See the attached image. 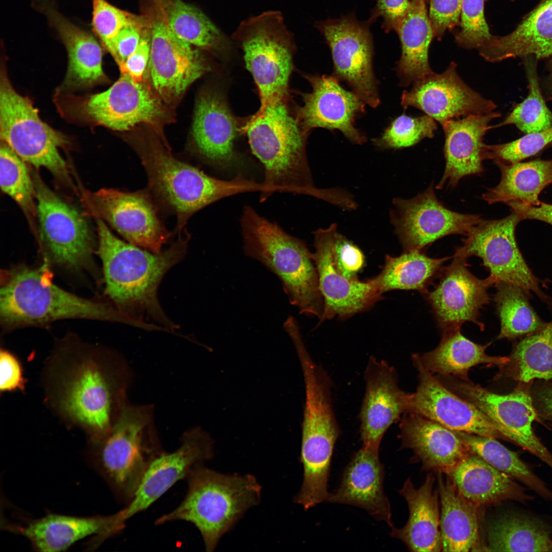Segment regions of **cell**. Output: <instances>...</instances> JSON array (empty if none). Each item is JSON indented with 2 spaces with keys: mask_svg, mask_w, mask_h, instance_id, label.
<instances>
[{
  "mask_svg": "<svg viewBox=\"0 0 552 552\" xmlns=\"http://www.w3.org/2000/svg\"><path fill=\"white\" fill-rule=\"evenodd\" d=\"M239 130L237 120L221 93L208 90L200 95L195 107L192 137L201 157L223 169L238 166L239 158L234 144Z\"/></svg>",
  "mask_w": 552,
  "mask_h": 552,
  "instance_id": "83f0119b",
  "label": "cell"
},
{
  "mask_svg": "<svg viewBox=\"0 0 552 552\" xmlns=\"http://www.w3.org/2000/svg\"><path fill=\"white\" fill-rule=\"evenodd\" d=\"M443 551L485 550L479 538L478 507L463 496L451 480L437 473Z\"/></svg>",
  "mask_w": 552,
  "mask_h": 552,
  "instance_id": "e575fe53",
  "label": "cell"
},
{
  "mask_svg": "<svg viewBox=\"0 0 552 552\" xmlns=\"http://www.w3.org/2000/svg\"><path fill=\"white\" fill-rule=\"evenodd\" d=\"M332 250L338 270L347 278H357V273L364 263V255L356 245L338 232L335 223L332 231Z\"/></svg>",
  "mask_w": 552,
  "mask_h": 552,
  "instance_id": "816d5d0a",
  "label": "cell"
},
{
  "mask_svg": "<svg viewBox=\"0 0 552 552\" xmlns=\"http://www.w3.org/2000/svg\"><path fill=\"white\" fill-rule=\"evenodd\" d=\"M507 204L518 214L521 221L537 220L552 225V204L540 202L536 205H524L516 201Z\"/></svg>",
  "mask_w": 552,
  "mask_h": 552,
  "instance_id": "680465c9",
  "label": "cell"
},
{
  "mask_svg": "<svg viewBox=\"0 0 552 552\" xmlns=\"http://www.w3.org/2000/svg\"><path fill=\"white\" fill-rule=\"evenodd\" d=\"M151 51L150 24L143 33L134 52L119 66L122 73L127 74L136 82L143 81V75L149 61Z\"/></svg>",
  "mask_w": 552,
  "mask_h": 552,
  "instance_id": "6f0895ef",
  "label": "cell"
},
{
  "mask_svg": "<svg viewBox=\"0 0 552 552\" xmlns=\"http://www.w3.org/2000/svg\"><path fill=\"white\" fill-rule=\"evenodd\" d=\"M125 526L121 511L108 516L77 517L49 514L21 524L4 522V530L27 538L39 551H60L86 537L95 536L97 544Z\"/></svg>",
  "mask_w": 552,
  "mask_h": 552,
  "instance_id": "484cf974",
  "label": "cell"
},
{
  "mask_svg": "<svg viewBox=\"0 0 552 552\" xmlns=\"http://www.w3.org/2000/svg\"><path fill=\"white\" fill-rule=\"evenodd\" d=\"M490 62L532 56L538 60L552 56V0H542L516 29L504 36L493 35L478 50Z\"/></svg>",
  "mask_w": 552,
  "mask_h": 552,
  "instance_id": "d6a6232c",
  "label": "cell"
},
{
  "mask_svg": "<svg viewBox=\"0 0 552 552\" xmlns=\"http://www.w3.org/2000/svg\"><path fill=\"white\" fill-rule=\"evenodd\" d=\"M547 74L542 79L541 88L546 100H552V59L546 63Z\"/></svg>",
  "mask_w": 552,
  "mask_h": 552,
  "instance_id": "91938a15",
  "label": "cell"
},
{
  "mask_svg": "<svg viewBox=\"0 0 552 552\" xmlns=\"http://www.w3.org/2000/svg\"><path fill=\"white\" fill-rule=\"evenodd\" d=\"M538 60L532 56L524 58L528 93L504 120L494 127L514 125L525 134L535 133L552 127V111L545 102L537 72Z\"/></svg>",
  "mask_w": 552,
  "mask_h": 552,
  "instance_id": "f6af8a7d",
  "label": "cell"
},
{
  "mask_svg": "<svg viewBox=\"0 0 552 552\" xmlns=\"http://www.w3.org/2000/svg\"><path fill=\"white\" fill-rule=\"evenodd\" d=\"M64 44L68 64L63 87L82 89L106 79L102 67L103 50L94 35L72 23L56 8L52 0H33Z\"/></svg>",
  "mask_w": 552,
  "mask_h": 552,
  "instance_id": "4dcf8cb0",
  "label": "cell"
},
{
  "mask_svg": "<svg viewBox=\"0 0 552 552\" xmlns=\"http://www.w3.org/2000/svg\"><path fill=\"white\" fill-rule=\"evenodd\" d=\"M452 62L441 74L434 72L413 83L403 91L401 104L424 112L442 126L452 119L493 111L497 105L468 86L458 76Z\"/></svg>",
  "mask_w": 552,
  "mask_h": 552,
  "instance_id": "d6986e66",
  "label": "cell"
},
{
  "mask_svg": "<svg viewBox=\"0 0 552 552\" xmlns=\"http://www.w3.org/2000/svg\"><path fill=\"white\" fill-rule=\"evenodd\" d=\"M448 475L458 492L478 507L533 498L514 479L473 453Z\"/></svg>",
  "mask_w": 552,
  "mask_h": 552,
  "instance_id": "836d02e7",
  "label": "cell"
},
{
  "mask_svg": "<svg viewBox=\"0 0 552 552\" xmlns=\"http://www.w3.org/2000/svg\"><path fill=\"white\" fill-rule=\"evenodd\" d=\"M551 143L552 127L526 134L510 142L487 145L486 159H491L496 165L516 163L534 155Z\"/></svg>",
  "mask_w": 552,
  "mask_h": 552,
  "instance_id": "681fc988",
  "label": "cell"
},
{
  "mask_svg": "<svg viewBox=\"0 0 552 552\" xmlns=\"http://www.w3.org/2000/svg\"><path fill=\"white\" fill-rule=\"evenodd\" d=\"M539 401L544 416L552 419V388L543 391L540 395Z\"/></svg>",
  "mask_w": 552,
  "mask_h": 552,
  "instance_id": "94428289",
  "label": "cell"
},
{
  "mask_svg": "<svg viewBox=\"0 0 552 552\" xmlns=\"http://www.w3.org/2000/svg\"><path fill=\"white\" fill-rule=\"evenodd\" d=\"M287 99L261 106L242 127L252 153L264 168L265 190L260 200L275 192H289L342 207L347 200L344 189L315 186L306 151L309 132L302 127L295 111L291 110Z\"/></svg>",
  "mask_w": 552,
  "mask_h": 552,
  "instance_id": "7a4b0ae2",
  "label": "cell"
},
{
  "mask_svg": "<svg viewBox=\"0 0 552 552\" xmlns=\"http://www.w3.org/2000/svg\"><path fill=\"white\" fill-rule=\"evenodd\" d=\"M494 301L500 320L498 339H513L540 330L543 324L530 305L524 291L515 285L498 283Z\"/></svg>",
  "mask_w": 552,
  "mask_h": 552,
  "instance_id": "ee69618b",
  "label": "cell"
},
{
  "mask_svg": "<svg viewBox=\"0 0 552 552\" xmlns=\"http://www.w3.org/2000/svg\"><path fill=\"white\" fill-rule=\"evenodd\" d=\"M0 136L25 162L46 168L71 185L67 165L59 152L67 140L42 121L31 100L15 90L4 70L0 77Z\"/></svg>",
  "mask_w": 552,
  "mask_h": 552,
  "instance_id": "30bf717a",
  "label": "cell"
},
{
  "mask_svg": "<svg viewBox=\"0 0 552 552\" xmlns=\"http://www.w3.org/2000/svg\"><path fill=\"white\" fill-rule=\"evenodd\" d=\"M25 163L9 146L1 142L0 185L2 191L20 206L33 228L37 216L36 190L33 177Z\"/></svg>",
  "mask_w": 552,
  "mask_h": 552,
  "instance_id": "bcb514c9",
  "label": "cell"
},
{
  "mask_svg": "<svg viewBox=\"0 0 552 552\" xmlns=\"http://www.w3.org/2000/svg\"><path fill=\"white\" fill-rule=\"evenodd\" d=\"M365 392L359 412L363 446L380 447L389 427L408 412L410 394L398 384L394 368L372 356L364 374Z\"/></svg>",
  "mask_w": 552,
  "mask_h": 552,
  "instance_id": "d4e9b609",
  "label": "cell"
},
{
  "mask_svg": "<svg viewBox=\"0 0 552 552\" xmlns=\"http://www.w3.org/2000/svg\"><path fill=\"white\" fill-rule=\"evenodd\" d=\"M451 389L485 414L501 436L515 442L552 469V454L533 431L536 412L532 398L523 389L507 395L491 392L470 381H450Z\"/></svg>",
  "mask_w": 552,
  "mask_h": 552,
  "instance_id": "ac0fdd59",
  "label": "cell"
},
{
  "mask_svg": "<svg viewBox=\"0 0 552 552\" xmlns=\"http://www.w3.org/2000/svg\"><path fill=\"white\" fill-rule=\"evenodd\" d=\"M379 447L363 446L346 467L339 487L326 502L346 504L365 510L376 520L394 526L389 500L383 489L385 472Z\"/></svg>",
  "mask_w": 552,
  "mask_h": 552,
  "instance_id": "4316f807",
  "label": "cell"
},
{
  "mask_svg": "<svg viewBox=\"0 0 552 552\" xmlns=\"http://www.w3.org/2000/svg\"><path fill=\"white\" fill-rule=\"evenodd\" d=\"M462 0H429L428 17L434 37L441 39L445 31L460 24Z\"/></svg>",
  "mask_w": 552,
  "mask_h": 552,
  "instance_id": "f5cc1de1",
  "label": "cell"
},
{
  "mask_svg": "<svg viewBox=\"0 0 552 552\" xmlns=\"http://www.w3.org/2000/svg\"><path fill=\"white\" fill-rule=\"evenodd\" d=\"M232 38L258 89L261 106L288 97L295 44L281 12L270 10L241 22Z\"/></svg>",
  "mask_w": 552,
  "mask_h": 552,
  "instance_id": "ba28073f",
  "label": "cell"
},
{
  "mask_svg": "<svg viewBox=\"0 0 552 552\" xmlns=\"http://www.w3.org/2000/svg\"><path fill=\"white\" fill-rule=\"evenodd\" d=\"M333 224L314 232L315 251L312 259L318 277L324 301L321 321L337 316L347 318L367 310L382 298L370 279L366 282L350 279L341 274L335 264L332 250Z\"/></svg>",
  "mask_w": 552,
  "mask_h": 552,
  "instance_id": "cb8c5ba5",
  "label": "cell"
},
{
  "mask_svg": "<svg viewBox=\"0 0 552 552\" xmlns=\"http://www.w3.org/2000/svg\"><path fill=\"white\" fill-rule=\"evenodd\" d=\"M135 145L147 174L150 190L161 203L175 213L179 230L204 207L222 198L246 192H261V183L239 174L231 180L210 176L175 158L155 141Z\"/></svg>",
  "mask_w": 552,
  "mask_h": 552,
  "instance_id": "52a82bcc",
  "label": "cell"
},
{
  "mask_svg": "<svg viewBox=\"0 0 552 552\" xmlns=\"http://www.w3.org/2000/svg\"><path fill=\"white\" fill-rule=\"evenodd\" d=\"M511 212L501 219H481L462 240V246L457 247L454 256L466 259L472 256L480 258L495 285H515L526 293L532 291L543 297L538 280L516 242V227L521 220L516 212Z\"/></svg>",
  "mask_w": 552,
  "mask_h": 552,
  "instance_id": "5bb4252c",
  "label": "cell"
},
{
  "mask_svg": "<svg viewBox=\"0 0 552 552\" xmlns=\"http://www.w3.org/2000/svg\"><path fill=\"white\" fill-rule=\"evenodd\" d=\"M501 115L493 111L452 119L444 124L445 167L436 189L453 188L463 177L484 172L487 145L484 137L492 128L490 123Z\"/></svg>",
  "mask_w": 552,
  "mask_h": 552,
  "instance_id": "f1b7e54d",
  "label": "cell"
},
{
  "mask_svg": "<svg viewBox=\"0 0 552 552\" xmlns=\"http://www.w3.org/2000/svg\"><path fill=\"white\" fill-rule=\"evenodd\" d=\"M84 200L96 218L106 221L133 245L158 254L170 238L171 233L160 220L147 191L103 188L86 192Z\"/></svg>",
  "mask_w": 552,
  "mask_h": 552,
  "instance_id": "2e32d148",
  "label": "cell"
},
{
  "mask_svg": "<svg viewBox=\"0 0 552 552\" xmlns=\"http://www.w3.org/2000/svg\"><path fill=\"white\" fill-rule=\"evenodd\" d=\"M70 99L69 111L75 118L119 131L143 124L159 131L170 119L155 91L125 73L103 92Z\"/></svg>",
  "mask_w": 552,
  "mask_h": 552,
  "instance_id": "7c38bea8",
  "label": "cell"
},
{
  "mask_svg": "<svg viewBox=\"0 0 552 552\" xmlns=\"http://www.w3.org/2000/svg\"><path fill=\"white\" fill-rule=\"evenodd\" d=\"M510 359L515 378L523 383L552 379V323L521 340Z\"/></svg>",
  "mask_w": 552,
  "mask_h": 552,
  "instance_id": "7bdbcfd3",
  "label": "cell"
},
{
  "mask_svg": "<svg viewBox=\"0 0 552 552\" xmlns=\"http://www.w3.org/2000/svg\"><path fill=\"white\" fill-rule=\"evenodd\" d=\"M150 26L148 18L143 13L120 32L114 43L116 62L120 66L138 46L144 31Z\"/></svg>",
  "mask_w": 552,
  "mask_h": 552,
  "instance_id": "11a10c76",
  "label": "cell"
},
{
  "mask_svg": "<svg viewBox=\"0 0 552 552\" xmlns=\"http://www.w3.org/2000/svg\"><path fill=\"white\" fill-rule=\"evenodd\" d=\"M156 1L170 29L179 38L218 56L231 54V40L199 9L182 0Z\"/></svg>",
  "mask_w": 552,
  "mask_h": 552,
  "instance_id": "f35d334b",
  "label": "cell"
},
{
  "mask_svg": "<svg viewBox=\"0 0 552 552\" xmlns=\"http://www.w3.org/2000/svg\"><path fill=\"white\" fill-rule=\"evenodd\" d=\"M471 451L497 470L523 484L542 497L552 501V491L518 456L495 438L453 431Z\"/></svg>",
  "mask_w": 552,
  "mask_h": 552,
  "instance_id": "b9f144b4",
  "label": "cell"
},
{
  "mask_svg": "<svg viewBox=\"0 0 552 552\" xmlns=\"http://www.w3.org/2000/svg\"><path fill=\"white\" fill-rule=\"evenodd\" d=\"M550 532L537 519L517 514L504 515L490 525L486 550L552 551Z\"/></svg>",
  "mask_w": 552,
  "mask_h": 552,
  "instance_id": "60d3db41",
  "label": "cell"
},
{
  "mask_svg": "<svg viewBox=\"0 0 552 552\" xmlns=\"http://www.w3.org/2000/svg\"><path fill=\"white\" fill-rule=\"evenodd\" d=\"M241 226L245 255L278 277L290 303L300 313L321 321L324 301L312 253L306 243L248 205L243 208Z\"/></svg>",
  "mask_w": 552,
  "mask_h": 552,
  "instance_id": "5b68a950",
  "label": "cell"
},
{
  "mask_svg": "<svg viewBox=\"0 0 552 552\" xmlns=\"http://www.w3.org/2000/svg\"><path fill=\"white\" fill-rule=\"evenodd\" d=\"M369 18L359 21L350 13L337 19L317 21L315 27L330 48L333 74L345 82L366 104L376 108L380 103L378 82L373 67V40Z\"/></svg>",
  "mask_w": 552,
  "mask_h": 552,
  "instance_id": "9a60e30c",
  "label": "cell"
},
{
  "mask_svg": "<svg viewBox=\"0 0 552 552\" xmlns=\"http://www.w3.org/2000/svg\"><path fill=\"white\" fill-rule=\"evenodd\" d=\"M140 6L150 24L152 84L164 102L175 103L209 66L199 50L173 33L156 0H141Z\"/></svg>",
  "mask_w": 552,
  "mask_h": 552,
  "instance_id": "4fadbf2b",
  "label": "cell"
},
{
  "mask_svg": "<svg viewBox=\"0 0 552 552\" xmlns=\"http://www.w3.org/2000/svg\"><path fill=\"white\" fill-rule=\"evenodd\" d=\"M28 380L22 363L12 352L1 348L0 351V393H24Z\"/></svg>",
  "mask_w": 552,
  "mask_h": 552,
  "instance_id": "db71d44e",
  "label": "cell"
},
{
  "mask_svg": "<svg viewBox=\"0 0 552 552\" xmlns=\"http://www.w3.org/2000/svg\"><path fill=\"white\" fill-rule=\"evenodd\" d=\"M412 360L419 385L410 394L408 412H413L453 431L492 438L501 436L494 424L472 404L446 388L423 366L418 354Z\"/></svg>",
  "mask_w": 552,
  "mask_h": 552,
  "instance_id": "7402d4cb",
  "label": "cell"
},
{
  "mask_svg": "<svg viewBox=\"0 0 552 552\" xmlns=\"http://www.w3.org/2000/svg\"><path fill=\"white\" fill-rule=\"evenodd\" d=\"M453 258L450 265L443 267L439 283L426 297L443 331L461 328L466 321L483 330L479 311L489 303L488 290L494 283L489 277L482 280L472 274L467 268V259L454 255Z\"/></svg>",
  "mask_w": 552,
  "mask_h": 552,
  "instance_id": "ffe728a7",
  "label": "cell"
},
{
  "mask_svg": "<svg viewBox=\"0 0 552 552\" xmlns=\"http://www.w3.org/2000/svg\"><path fill=\"white\" fill-rule=\"evenodd\" d=\"M91 27L94 33L113 57L114 40L126 26L138 15L122 10L107 0H92Z\"/></svg>",
  "mask_w": 552,
  "mask_h": 552,
  "instance_id": "c3c4849f",
  "label": "cell"
},
{
  "mask_svg": "<svg viewBox=\"0 0 552 552\" xmlns=\"http://www.w3.org/2000/svg\"><path fill=\"white\" fill-rule=\"evenodd\" d=\"M150 410L145 406L124 405L109 433L92 445L99 471L128 503L151 463L163 452L146 434Z\"/></svg>",
  "mask_w": 552,
  "mask_h": 552,
  "instance_id": "9c48e42d",
  "label": "cell"
},
{
  "mask_svg": "<svg viewBox=\"0 0 552 552\" xmlns=\"http://www.w3.org/2000/svg\"><path fill=\"white\" fill-rule=\"evenodd\" d=\"M393 204L390 221L404 251L421 250L448 235L467 236L481 219L479 215L445 207L436 197L432 183L412 198H394Z\"/></svg>",
  "mask_w": 552,
  "mask_h": 552,
  "instance_id": "e0dca14e",
  "label": "cell"
},
{
  "mask_svg": "<svg viewBox=\"0 0 552 552\" xmlns=\"http://www.w3.org/2000/svg\"><path fill=\"white\" fill-rule=\"evenodd\" d=\"M451 257H428L421 250L404 251L400 256L385 257L380 273L370 279L379 292L413 290L423 294L434 279L439 277L445 261Z\"/></svg>",
  "mask_w": 552,
  "mask_h": 552,
  "instance_id": "ab89813d",
  "label": "cell"
},
{
  "mask_svg": "<svg viewBox=\"0 0 552 552\" xmlns=\"http://www.w3.org/2000/svg\"><path fill=\"white\" fill-rule=\"evenodd\" d=\"M436 129L435 121L428 115L412 117L403 114L393 120L373 143L382 149L409 147L425 138L433 137Z\"/></svg>",
  "mask_w": 552,
  "mask_h": 552,
  "instance_id": "7dc6e473",
  "label": "cell"
},
{
  "mask_svg": "<svg viewBox=\"0 0 552 552\" xmlns=\"http://www.w3.org/2000/svg\"><path fill=\"white\" fill-rule=\"evenodd\" d=\"M410 6L408 0H377L370 18L374 21L383 18L382 28L385 33L397 32Z\"/></svg>",
  "mask_w": 552,
  "mask_h": 552,
  "instance_id": "9f6ffc18",
  "label": "cell"
},
{
  "mask_svg": "<svg viewBox=\"0 0 552 552\" xmlns=\"http://www.w3.org/2000/svg\"><path fill=\"white\" fill-rule=\"evenodd\" d=\"M400 429L401 449H411L426 470L448 475L472 453L453 430L415 413L403 415Z\"/></svg>",
  "mask_w": 552,
  "mask_h": 552,
  "instance_id": "f546056e",
  "label": "cell"
},
{
  "mask_svg": "<svg viewBox=\"0 0 552 552\" xmlns=\"http://www.w3.org/2000/svg\"><path fill=\"white\" fill-rule=\"evenodd\" d=\"M485 0H462L461 29L455 34L456 43L466 49L479 50L493 35L490 33L484 14Z\"/></svg>",
  "mask_w": 552,
  "mask_h": 552,
  "instance_id": "f907efd6",
  "label": "cell"
},
{
  "mask_svg": "<svg viewBox=\"0 0 552 552\" xmlns=\"http://www.w3.org/2000/svg\"><path fill=\"white\" fill-rule=\"evenodd\" d=\"M435 478L428 474L424 483L417 489L410 478L399 491L407 502L409 517L402 528L392 527L390 536L402 541L414 552L442 550L440 529L439 492L433 491Z\"/></svg>",
  "mask_w": 552,
  "mask_h": 552,
  "instance_id": "1f68e13d",
  "label": "cell"
},
{
  "mask_svg": "<svg viewBox=\"0 0 552 552\" xmlns=\"http://www.w3.org/2000/svg\"><path fill=\"white\" fill-rule=\"evenodd\" d=\"M186 478L188 490L183 500L157 519L155 524L189 522L200 532L206 551L212 552L245 512L260 502L262 487L252 475L223 474L203 463L195 466Z\"/></svg>",
  "mask_w": 552,
  "mask_h": 552,
  "instance_id": "8992f818",
  "label": "cell"
},
{
  "mask_svg": "<svg viewBox=\"0 0 552 552\" xmlns=\"http://www.w3.org/2000/svg\"><path fill=\"white\" fill-rule=\"evenodd\" d=\"M304 77L312 87L301 93L304 102L295 112L307 132L315 128L338 130L353 143L362 145L367 138L355 127L356 119L364 113L365 103L353 91H348L333 76L308 75Z\"/></svg>",
  "mask_w": 552,
  "mask_h": 552,
  "instance_id": "44dd1931",
  "label": "cell"
},
{
  "mask_svg": "<svg viewBox=\"0 0 552 552\" xmlns=\"http://www.w3.org/2000/svg\"><path fill=\"white\" fill-rule=\"evenodd\" d=\"M489 345L471 341L461 333V328L450 329L443 331L441 341L435 349L420 357L424 367L431 374L454 375L469 381L468 373L473 366L488 364L501 367L510 361L507 357L487 355L486 350Z\"/></svg>",
  "mask_w": 552,
  "mask_h": 552,
  "instance_id": "8d00e7d4",
  "label": "cell"
},
{
  "mask_svg": "<svg viewBox=\"0 0 552 552\" xmlns=\"http://www.w3.org/2000/svg\"><path fill=\"white\" fill-rule=\"evenodd\" d=\"M114 353L68 334L57 340L41 374L44 402L64 425L82 430L91 445L111 431L122 407Z\"/></svg>",
  "mask_w": 552,
  "mask_h": 552,
  "instance_id": "6da1fadb",
  "label": "cell"
},
{
  "mask_svg": "<svg viewBox=\"0 0 552 552\" xmlns=\"http://www.w3.org/2000/svg\"><path fill=\"white\" fill-rule=\"evenodd\" d=\"M425 1H410L397 32L402 52L395 70L401 86L407 87L434 73L429 63L428 51L434 37Z\"/></svg>",
  "mask_w": 552,
  "mask_h": 552,
  "instance_id": "d590c367",
  "label": "cell"
},
{
  "mask_svg": "<svg viewBox=\"0 0 552 552\" xmlns=\"http://www.w3.org/2000/svg\"><path fill=\"white\" fill-rule=\"evenodd\" d=\"M38 237L45 263L74 273L95 268V240L86 218L35 172Z\"/></svg>",
  "mask_w": 552,
  "mask_h": 552,
  "instance_id": "8fae6325",
  "label": "cell"
},
{
  "mask_svg": "<svg viewBox=\"0 0 552 552\" xmlns=\"http://www.w3.org/2000/svg\"><path fill=\"white\" fill-rule=\"evenodd\" d=\"M98 254L102 264L104 292L124 312L140 319L146 315L168 330L176 325L166 316L157 297L166 272L184 258L188 240L179 237L169 248L151 253L116 237L96 218Z\"/></svg>",
  "mask_w": 552,
  "mask_h": 552,
  "instance_id": "3957f363",
  "label": "cell"
},
{
  "mask_svg": "<svg viewBox=\"0 0 552 552\" xmlns=\"http://www.w3.org/2000/svg\"><path fill=\"white\" fill-rule=\"evenodd\" d=\"M496 165L501 171L500 181L482 195L489 204L516 201L524 205H538L539 194L552 183V159Z\"/></svg>",
  "mask_w": 552,
  "mask_h": 552,
  "instance_id": "74e56055",
  "label": "cell"
},
{
  "mask_svg": "<svg viewBox=\"0 0 552 552\" xmlns=\"http://www.w3.org/2000/svg\"><path fill=\"white\" fill-rule=\"evenodd\" d=\"M45 263L13 266L1 273L0 321L5 331L44 326L65 319H87L134 326L135 319L111 302L86 298L52 280Z\"/></svg>",
  "mask_w": 552,
  "mask_h": 552,
  "instance_id": "277c9868",
  "label": "cell"
},
{
  "mask_svg": "<svg viewBox=\"0 0 552 552\" xmlns=\"http://www.w3.org/2000/svg\"><path fill=\"white\" fill-rule=\"evenodd\" d=\"M213 455V440L204 431L195 429L185 434L177 450L163 451L151 463L133 497L121 511L124 520L147 509L177 481L186 478L195 466Z\"/></svg>",
  "mask_w": 552,
  "mask_h": 552,
  "instance_id": "603a6c76",
  "label": "cell"
}]
</instances>
